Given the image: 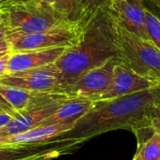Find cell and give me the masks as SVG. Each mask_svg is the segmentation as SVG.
I'll list each match as a JSON object with an SVG mask.
<instances>
[{"mask_svg": "<svg viewBox=\"0 0 160 160\" xmlns=\"http://www.w3.org/2000/svg\"><path fill=\"white\" fill-rule=\"evenodd\" d=\"M159 99L160 88H156L117 98L95 100L73 129L57 139L71 150L95 136L117 129L130 130L139 137L141 132L151 129V111Z\"/></svg>", "mask_w": 160, "mask_h": 160, "instance_id": "cell-1", "label": "cell"}, {"mask_svg": "<svg viewBox=\"0 0 160 160\" xmlns=\"http://www.w3.org/2000/svg\"><path fill=\"white\" fill-rule=\"evenodd\" d=\"M112 58H118L116 23L107 8L99 11L82 28L78 42L68 47L54 63L61 74V90Z\"/></svg>", "mask_w": 160, "mask_h": 160, "instance_id": "cell-2", "label": "cell"}, {"mask_svg": "<svg viewBox=\"0 0 160 160\" xmlns=\"http://www.w3.org/2000/svg\"><path fill=\"white\" fill-rule=\"evenodd\" d=\"M0 16L7 28V38H12L44 31L68 22L52 7L24 0H7L0 5Z\"/></svg>", "mask_w": 160, "mask_h": 160, "instance_id": "cell-3", "label": "cell"}, {"mask_svg": "<svg viewBox=\"0 0 160 160\" xmlns=\"http://www.w3.org/2000/svg\"><path fill=\"white\" fill-rule=\"evenodd\" d=\"M118 59L137 74L160 83V50L151 40L124 28L116 21Z\"/></svg>", "mask_w": 160, "mask_h": 160, "instance_id": "cell-4", "label": "cell"}, {"mask_svg": "<svg viewBox=\"0 0 160 160\" xmlns=\"http://www.w3.org/2000/svg\"><path fill=\"white\" fill-rule=\"evenodd\" d=\"M82 32V28L78 22H68L44 31L8 39L12 52H19L48 48L71 47L78 42Z\"/></svg>", "mask_w": 160, "mask_h": 160, "instance_id": "cell-5", "label": "cell"}, {"mask_svg": "<svg viewBox=\"0 0 160 160\" xmlns=\"http://www.w3.org/2000/svg\"><path fill=\"white\" fill-rule=\"evenodd\" d=\"M69 97L58 93L40 94L30 108L16 114L7 127L0 129V138L22 134L40 126Z\"/></svg>", "mask_w": 160, "mask_h": 160, "instance_id": "cell-6", "label": "cell"}, {"mask_svg": "<svg viewBox=\"0 0 160 160\" xmlns=\"http://www.w3.org/2000/svg\"><path fill=\"white\" fill-rule=\"evenodd\" d=\"M0 83L35 94H60L61 74L54 64L7 74Z\"/></svg>", "mask_w": 160, "mask_h": 160, "instance_id": "cell-7", "label": "cell"}, {"mask_svg": "<svg viewBox=\"0 0 160 160\" xmlns=\"http://www.w3.org/2000/svg\"><path fill=\"white\" fill-rule=\"evenodd\" d=\"M118 62V58H112L104 65L89 70L76 82L64 87L60 94L69 98H84L97 100L110 87L113 78L114 68Z\"/></svg>", "mask_w": 160, "mask_h": 160, "instance_id": "cell-8", "label": "cell"}, {"mask_svg": "<svg viewBox=\"0 0 160 160\" xmlns=\"http://www.w3.org/2000/svg\"><path fill=\"white\" fill-rule=\"evenodd\" d=\"M159 87V82L137 74L119 61L114 68L113 78L110 87L97 100L117 98Z\"/></svg>", "mask_w": 160, "mask_h": 160, "instance_id": "cell-9", "label": "cell"}, {"mask_svg": "<svg viewBox=\"0 0 160 160\" xmlns=\"http://www.w3.org/2000/svg\"><path fill=\"white\" fill-rule=\"evenodd\" d=\"M143 0H114L108 8L114 20L128 31L151 40L145 23Z\"/></svg>", "mask_w": 160, "mask_h": 160, "instance_id": "cell-10", "label": "cell"}, {"mask_svg": "<svg viewBox=\"0 0 160 160\" xmlns=\"http://www.w3.org/2000/svg\"><path fill=\"white\" fill-rule=\"evenodd\" d=\"M68 48L57 47L11 52L8 64V74L54 64Z\"/></svg>", "mask_w": 160, "mask_h": 160, "instance_id": "cell-11", "label": "cell"}, {"mask_svg": "<svg viewBox=\"0 0 160 160\" xmlns=\"http://www.w3.org/2000/svg\"><path fill=\"white\" fill-rule=\"evenodd\" d=\"M76 123L41 125L24 133L0 138V146H23L50 142L73 129Z\"/></svg>", "mask_w": 160, "mask_h": 160, "instance_id": "cell-12", "label": "cell"}, {"mask_svg": "<svg viewBox=\"0 0 160 160\" xmlns=\"http://www.w3.org/2000/svg\"><path fill=\"white\" fill-rule=\"evenodd\" d=\"M54 140L33 145L0 146V160H49L68 152L66 146L59 141L54 145H48Z\"/></svg>", "mask_w": 160, "mask_h": 160, "instance_id": "cell-13", "label": "cell"}, {"mask_svg": "<svg viewBox=\"0 0 160 160\" xmlns=\"http://www.w3.org/2000/svg\"><path fill=\"white\" fill-rule=\"evenodd\" d=\"M94 101L84 98H68L61 103L55 112L43 121L41 125L76 123L91 109Z\"/></svg>", "mask_w": 160, "mask_h": 160, "instance_id": "cell-14", "label": "cell"}, {"mask_svg": "<svg viewBox=\"0 0 160 160\" xmlns=\"http://www.w3.org/2000/svg\"><path fill=\"white\" fill-rule=\"evenodd\" d=\"M39 95L0 83V112L15 116L30 108Z\"/></svg>", "mask_w": 160, "mask_h": 160, "instance_id": "cell-15", "label": "cell"}, {"mask_svg": "<svg viewBox=\"0 0 160 160\" xmlns=\"http://www.w3.org/2000/svg\"><path fill=\"white\" fill-rule=\"evenodd\" d=\"M112 0H81L78 23L83 28L99 11L107 9Z\"/></svg>", "mask_w": 160, "mask_h": 160, "instance_id": "cell-16", "label": "cell"}, {"mask_svg": "<svg viewBox=\"0 0 160 160\" xmlns=\"http://www.w3.org/2000/svg\"><path fill=\"white\" fill-rule=\"evenodd\" d=\"M133 160H160V133L153 132L147 141L140 144Z\"/></svg>", "mask_w": 160, "mask_h": 160, "instance_id": "cell-17", "label": "cell"}, {"mask_svg": "<svg viewBox=\"0 0 160 160\" xmlns=\"http://www.w3.org/2000/svg\"><path fill=\"white\" fill-rule=\"evenodd\" d=\"M80 2L81 0H56L52 8L65 20L78 22Z\"/></svg>", "mask_w": 160, "mask_h": 160, "instance_id": "cell-18", "label": "cell"}, {"mask_svg": "<svg viewBox=\"0 0 160 160\" xmlns=\"http://www.w3.org/2000/svg\"><path fill=\"white\" fill-rule=\"evenodd\" d=\"M145 23L151 41L160 50V18L148 8H145Z\"/></svg>", "mask_w": 160, "mask_h": 160, "instance_id": "cell-19", "label": "cell"}, {"mask_svg": "<svg viewBox=\"0 0 160 160\" xmlns=\"http://www.w3.org/2000/svg\"><path fill=\"white\" fill-rule=\"evenodd\" d=\"M150 127L153 132L160 133V99L154 105L151 111Z\"/></svg>", "mask_w": 160, "mask_h": 160, "instance_id": "cell-20", "label": "cell"}, {"mask_svg": "<svg viewBox=\"0 0 160 160\" xmlns=\"http://www.w3.org/2000/svg\"><path fill=\"white\" fill-rule=\"evenodd\" d=\"M11 46L8 38H3L0 40V57H3L7 54L11 53Z\"/></svg>", "mask_w": 160, "mask_h": 160, "instance_id": "cell-21", "label": "cell"}, {"mask_svg": "<svg viewBox=\"0 0 160 160\" xmlns=\"http://www.w3.org/2000/svg\"><path fill=\"white\" fill-rule=\"evenodd\" d=\"M11 53L0 57V80L8 74V64Z\"/></svg>", "mask_w": 160, "mask_h": 160, "instance_id": "cell-22", "label": "cell"}, {"mask_svg": "<svg viewBox=\"0 0 160 160\" xmlns=\"http://www.w3.org/2000/svg\"><path fill=\"white\" fill-rule=\"evenodd\" d=\"M13 117H14V115H12L8 112H0V129L7 127L9 124V122L12 120Z\"/></svg>", "mask_w": 160, "mask_h": 160, "instance_id": "cell-23", "label": "cell"}, {"mask_svg": "<svg viewBox=\"0 0 160 160\" xmlns=\"http://www.w3.org/2000/svg\"><path fill=\"white\" fill-rule=\"evenodd\" d=\"M24 1H30L36 4H39V5H43V6H47V7H52V5L54 4V2L56 0H24Z\"/></svg>", "mask_w": 160, "mask_h": 160, "instance_id": "cell-24", "label": "cell"}, {"mask_svg": "<svg viewBox=\"0 0 160 160\" xmlns=\"http://www.w3.org/2000/svg\"><path fill=\"white\" fill-rule=\"evenodd\" d=\"M3 38H7V28H6L3 19L0 16V40Z\"/></svg>", "mask_w": 160, "mask_h": 160, "instance_id": "cell-25", "label": "cell"}, {"mask_svg": "<svg viewBox=\"0 0 160 160\" xmlns=\"http://www.w3.org/2000/svg\"><path fill=\"white\" fill-rule=\"evenodd\" d=\"M151 2H153L155 5H157L158 7H159L160 8V0H150Z\"/></svg>", "mask_w": 160, "mask_h": 160, "instance_id": "cell-26", "label": "cell"}, {"mask_svg": "<svg viewBox=\"0 0 160 160\" xmlns=\"http://www.w3.org/2000/svg\"><path fill=\"white\" fill-rule=\"evenodd\" d=\"M6 1H7V0H0V5H1V4H3V3H5Z\"/></svg>", "mask_w": 160, "mask_h": 160, "instance_id": "cell-27", "label": "cell"}, {"mask_svg": "<svg viewBox=\"0 0 160 160\" xmlns=\"http://www.w3.org/2000/svg\"><path fill=\"white\" fill-rule=\"evenodd\" d=\"M112 1H114V0H112Z\"/></svg>", "mask_w": 160, "mask_h": 160, "instance_id": "cell-28", "label": "cell"}, {"mask_svg": "<svg viewBox=\"0 0 160 160\" xmlns=\"http://www.w3.org/2000/svg\"><path fill=\"white\" fill-rule=\"evenodd\" d=\"M159 88H160V87H159Z\"/></svg>", "mask_w": 160, "mask_h": 160, "instance_id": "cell-29", "label": "cell"}]
</instances>
